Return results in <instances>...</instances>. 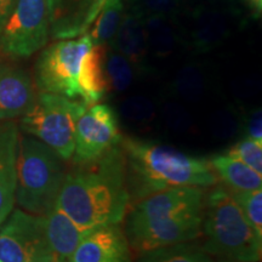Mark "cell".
I'll list each match as a JSON object with an SVG mask.
<instances>
[{
  "mask_svg": "<svg viewBox=\"0 0 262 262\" xmlns=\"http://www.w3.org/2000/svg\"><path fill=\"white\" fill-rule=\"evenodd\" d=\"M122 139L117 114L112 108L103 103L91 104L78 119L73 162H91L119 145Z\"/></svg>",
  "mask_w": 262,
  "mask_h": 262,
  "instance_id": "obj_10",
  "label": "cell"
},
{
  "mask_svg": "<svg viewBox=\"0 0 262 262\" xmlns=\"http://www.w3.org/2000/svg\"><path fill=\"white\" fill-rule=\"evenodd\" d=\"M44 216L45 232L55 262H66L93 229L75 224L56 203Z\"/></svg>",
  "mask_w": 262,
  "mask_h": 262,
  "instance_id": "obj_14",
  "label": "cell"
},
{
  "mask_svg": "<svg viewBox=\"0 0 262 262\" xmlns=\"http://www.w3.org/2000/svg\"><path fill=\"white\" fill-rule=\"evenodd\" d=\"M17 2L18 0H0V33L15 10Z\"/></svg>",
  "mask_w": 262,
  "mask_h": 262,
  "instance_id": "obj_26",
  "label": "cell"
},
{
  "mask_svg": "<svg viewBox=\"0 0 262 262\" xmlns=\"http://www.w3.org/2000/svg\"><path fill=\"white\" fill-rule=\"evenodd\" d=\"M210 166L231 191H251L262 188V175L227 155H219L210 159Z\"/></svg>",
  "mask_w": 262,
  "mask_h": 262,
  "instance_id": "obj_18",
  "label": "cell"
},
{
  "mask_svg": "<svg viewBox=\"0 0 262 262\" xmlns=\"http://www.w3.org/2000/svg\"><path fill=\"white\" fill-rule=\"evenodd\" d=\"M91 47L85 33L78 38L61 39L45 49L37 64V84L41 93L80 100V66Z\"/></svg>",
  "mask_w": 262,
  "mask_h": 262,
  "instance_id": "obj_7",
  "label": "cell"
},
{
  "mask_svg": "<svg viewBox=\"0 0 262 262\" xmlns=\"http://www.w3.org/2000/svg\"><path fill=\"white\" fill-rule=\"evenodd\" d=\"M139 254L136 262H214L201 245L192 242L166 245Z\"/></svg>",
  "mask_w": 262,
  "mask_h": 262,
  "instance_id": "obj_19",
  "label": "cell"
},
{
  "mask_svg": "<svg viewBox=\"0 0 262 262\" xmlns=\"http://www.w3.org/2000/svg\"><path fill=\"white\" fill-rule=\"evenodd\" d=\"M89 107L81 100L41 93L22 116L21 129L56 152L63 160L72 159L78 119Z\"/></svg>",
  "mask_w": 262,
  "mask_h": 262,
  "instance_id": "obj_6",
  "label": "cell"
},
{
  "mask_svg": "<svg viewBox=\"0 0 262 262\" xmlns=\"http://www.w3.org/2000/svg\"><path fill=\"white\" fill-rule=\"evenodd\" d=\"M141 10H135L137 14L142 15L143 12L149 16H162L168 17L176 11L179 0H139Z\"/></svg>",
  "mask_w": 262,
  "mask_h": 262,
  "instance_id": "obj_24",
  "label": "cell"
},
{
  "mask_svg": "<svg viewBox=\"0 0 262 262\" xmlns=\"http://www.w3.org/2000/svg\"><path fill=\"white\" fill-rule=\"evenodd\" d=\"M248 3L249 6L253 9L255 16L260 17L262 12V0H245Z\"/></svg>",
  "mask_w": 262,
  "mask_h": 262,
  "instance_id": "obj_27",
  "label": "cell"
},
{
  "mask_svg": "<svg viewBox=\"0 0 262 262\" xmlns=\"http://www.w3.org/2000/svg\"><path fill=\"white\" fill-rule=\"evenodd\" d=\"M106 77L108 90L112 89L120 93L126 90L133 83L134 66L122 54L111 49L107 50L106 55Z\"/></svg>",
  "mask_w": 262,
  "mask_h": 262,
  "instance_id": "obj_21",
  "label": "cell"
},
{
  "mask_svg": "<svg viewBox=\"0 0 262 262\" xmlns=\"http://www.w3.org/2000/svg\"><path fill=\"white\" fill-rule=\"evenodd\" d=\"M18 139L14 123L0 125V224L14 210Z\"/></svg>",
  "mask_w": 262,
  "mask_h": 262,
  "instance_id": "obj_15",
  "label": "cell"
},
{
  "mask_svg": "<svg viewBox=\"0 0 262 262\" xmlns=\"http://www.w3.org/2000/svg\"><path fill=\"white\" fill-rule=\"evenodd\" d=\"M47 0H18L2 33L0 48L15 57H28L49 39Z\"/></svg>",
  "mask_w": 262,
  "mask_h": 262,
  "instance_id": "obj_9",
  "label": "cell"
},
{
  "mask_svg": "<svg viewBox=\"0 0 262 262\" xmlns=\"http://www.w3.org/2000/svg\"><path fill=\"white\" fill-rule=\"evenodd\" d=\"M226 155L241 160L242 163L247 164L248 166L262 175V141H257L248 136L234 143L226 152Z\"/></svg>",
  "mask_w": 262,
  "mask_h": 262,
  "instance_id": "obj_23",
  "label": "cell"
},
{
  "mask_svg": "<svg viewBox=\"0 0 262 262\" xmlns=\"http://www.w3.org/2000/svg\"><path fill=\"white\" fill-rule=\"evenodd\" d=\"M111 47L131 62L136 68H142L149 50L148 34L142 15L136 11L123 14L120 24L111 40Z\"/></svg>",
  "mask_w": 262,
  "mask_h": 262,
  "instance_id": "obj_16",
  "label": "cell"
},
{
  "mask_svg": "<svg viewBox=\"0 0 262 262\" xmlns=\"http://www.w3.org/2000/svg\"><path fill=\"white\" fill-rule=\"evenodd\" d=\"M201 247L210 256L241 262H258L262 238L255 233L229 192L215 187L204 198Z\"/></svg>",
  "mask_w": 262,
  "mask_h": 262,
  "instance_id": "obj_4",
  "label": "cell"
},
{
  "mask_svg": "<svg viewBox=\"0 0 262 262\" xmlns=\"http://www.w3.org/2000/svg\"><path fill=\"white\" fill-rule=\"evenodd\" d=\"M66 176L63 159L33 136L18 139L15 202L22 210L44 215L57 201Z\"/></svg>",
  "mask_w": 262,
  "mask_h": 262,
  "instance_id": "obj_5",
  "label": "cell"
},
{
  "mask_svg": "<svg viewBox=\"0 0 262 262\" xmlns=\"http://www.w3.org/2000/svg\"><path fill=\"white\" fill-rule=\"evenodd\" d=\"M123 17L122 0H106L86 34L93 45H106L116 34Z\"/></svg>",
  "mask_w": 262,
  "mask_h": 262,
  "instance_id": "obj_20",
  "label": "cell"
},
{
  "mask_svg": "<svg viewBox=\"0 0 262 262\" xmlns=\"http://www.w3.org/2000/svg\"><path fill=\"white\" fill-rule=\"evenodd\" d=\"M106 55V45H93L81 61L79 72L80 100L86 106L97 103L108 91Z\"/></svg>",
  "mask_w": 262,
  "mask_h": 262,
  "instance_id": "obj_17",
  "label": "cell"
},
{
  "mask_svg": "<svg viewBox=\"0 0 262 262\" xmlns=\"http://www.w3.org/2000/svg\"><path fill=\"white\" fill-rule=\"evenodd\" d=\"M204 198L199 187H175L137 201L124 231L130 248L143 253L194 241L202 234Z\"/></svg>",
  "mask_w": 262,
  "mask_h": 262,
  "instance_id": "obj_2",
  "label": "cell"
},
{
  "mask_svg": "<svg viewBox=\"0 0 262 262\" xmlns=\"http://www.w3.org/2000/svg\"><path fill=\"white\" fill-rule=\"evenodd\" d=\"M130 194L122 145L66 172L56 204L80 227L95 229L119 225Z\"/></svg>",
  "mask_w": 262,
  "mask_h": 262,
  "instance_id": "obj_1",
  "label": "cell"
},
{
  "mask_svg": "<svg viewBox=\"0 0 262 262\" xmlns=\"http://www.w3.org/2000/svg\"><path fill=\"white\" fill-rule=\"evenodd\" d=\"M229 194L243 211L249 224L258 237L262 238V188L251 191H231Z\"/></svg>",
  "mask_w": 262,
  "mask_h": 262,
  "instance_id": "obj_22",
  "label": "cell"
},
{
  "mask_svg": "<svg viewBox=\"0 0 262 262\" xmlns=\"http://www.w3.org/2000/svg\"><path fill=\"white\" fill-rule=\"evenodd\" d=\"M0 225V262H55L44 216L16 209Z\"/></svg>",
  "mask_w": 262,
  "mask_h": 262,
  "instance_id": "obj_8",
  "label": "cell"
},
{
  "mask_svg": "<svg viewBox=\"0 0 262 262\" xmlns=\"http://www.w3.org/2000/svg\"><path fill=\"white\" fill-rule=\"evenodd\" d=\"M66 262H133L130 245L118 225L95 228Z\"/></svg>",
  "mask_w": 262,
  "mask_h": 262,
  "instance_id": "obj_12",
  "label": "cell"
},
{
  "mask_svg": "<svg viewBox=\"0 0 262 262\" xmlns=\"http://www.w3.org/2000/svg\"><path fill=\"white\" fill-rule=\"evenodd\" d=\"M129 194L136 201L175 187L205 188L217 182L210 163L158 143L122 139Z\"/></svg>",
  "mask_w": 262,
  "mask_h": 262,
  "instance_id": "obj_3",
  "label": "cell"
},
{
  "mask_svg": "<svg viewBox=\"0 0 262 262\" xmlns=\"http://www.w3.org/2000/svg\"><path fill=\"white\" fill-rule=\"evenodd\" d=\"M35 100L29 75L19 68L0 63V120L25 116Z\"/></svg>",
  "mask_w": 262,
  "mask_h": 262,
  "instance_id": "obj_13",
  "label": "cell"
},
{
  "mask_svg": "<svg viewBox=\"0 0 262 262\" xmlns=\"http://www.w3.org/2000/svg\"><path fill=\"white\" fill-rule=\"evenodd\" d=\"M214 262H241V261H232V260H224V258H221V260H219V261H214Z\"/></svg>",
  "mask_w": 262,
  "mask_h": 262,
  "instance_id": "obj_28",
  "label": "cell"
},
{
  "mask_svg": "<svg viewBox=\"0 0 262 262\" xmlns=\"http://www.w3.org/2000/svg\"><path fill=\"white\" fill-rule=\"evenodd\" d=\"M106 0H47L50 33L55 39H73L89 31Z\"/></svg>",
  "mask_w": 262,
  "mask_h": 262,
  "instance_id": "obj_11",
  "label": "cell"
},
{
  "mask_svg": "<svg viewBox=\"0 0 262 262\" xmlns=\"http://www.w3.org/2000/svg\"><path fill=\"white\" fill-rule=\"evenodd\" d=\"M248 133L249 137H253V139L257 141H262V118L260 108L255 111L250 118H249Z\"/></svg>",
  "mask_w": 262,
  "mask_h": 262,
  "instance_id": "obj_25",
  "label": "cell"
}]
</instances>
